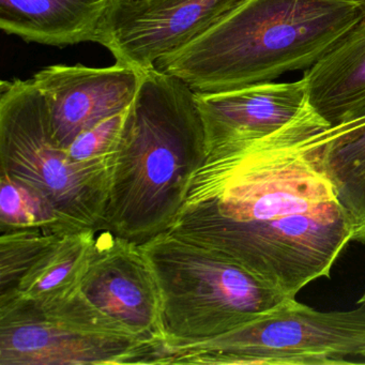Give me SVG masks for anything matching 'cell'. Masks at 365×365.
<instances>
[{
    "label": "cell",
    "mask_w": 365,
    "mask_h": 365,
    "mask_svg": "<svg viewBox=\"0 0 365 365\" xmlns=\"http://www.w3.org/2000/svg\"><path fill=\"white\" fill-rule=\"evenodd\" d=\"M143 72L116 63L106 68L53 65L31 78L43 96L55 140L67 149L87 130L125 112L140 88Z\"/></svg>",
    "instance_id": "cell-10"
},
{
    "label": "cell",
    "mask_w": 365,
    "mask_h": 365,
    "mask_svg": "<svg viewBox=\"0 0 365 365\" xmlns=\"http://www.w3.org/2000/svg\"><path fill=\"white\" fill-rule=\"evenodd\" d=\"M160 364H365V304L320 312L286 298L230 332L166 344Z\"/></svg>",
    "instance_id": "cell-6"
},
{
    "label": "cell",
    "mask_w": 365,
    "mask_h": 365,
    "mask_svg": "<svg viewBox=\"0 0 365 365\" xmlns=\"http://www.w3.org/2000/svg\"><path fill=\"white\" fill-rule=\"evenodd\" d=\"M302 78L307 106L329 125L365 115V16Z\"/></svg>",
    "instance_id": "cell-13"
},
{
    "label": "cell",
    "mask_w": 365,
    "mask_h": 365,
    "mask_svg": "<svg viewBox=\"0 0 365 365\" xmlns=\"http://www.w3.org/2000/svg\"><path fill=\"white\" fill-rule=\"evenodd\" d=\"M365 16V0H245L155 63L195 93L272 82L317 63Z\"/></svg>",
    "instance_id": "cell-3"
},
{
    "label": "cell",
    "mask_w": 365,
    "mask_h": 365,
    "mask_svg": "<svg viewBox=\"0 0 365 365\" xmlns=\"http://www.w3.org/2000/svg\"><path fill=\"white\" fill-rule=\"evenodd\" d=\"M322 164L349 217L351 242L365 245V115L348 121L329 140L322 150Z\"/></svg>",
    "instance_id": "cell-15"
},
{
    "label": "cell",
    "mask_w": 365,
    "mask_h": 365,
    "mask_svg": "<svg viewBox=\"0 0 365 365\" xmlns=\"http://www.w3.org/2000/svg\"><path fill=\"white\" fill-rule=\"evenodd\" d=\"M347 123L330 125L307 106L267 138L207 147L166 232L238 264L286 298L329 279L352 230L322 155Z\"/></svg>",
    "instance_id": "cell-1"
},
{
    "label": "cell",
    "mask_w": 365,
    "mask_h": 365,
    "mask_svg": "<svg viewBox=\"0 0 365 365\" xmlns=\"http://www.w3.org/2000/svg\"><path fill=\"white\" fill-rule=\"evenodd\" d=\"M127 110L106 119L78 135L67 148L69 155L76 161L113 155L120 138Z\"/></svg>",
    "instance_id": "cell-18"
},
{
    "label": "cell",
    "mask_w": 365,
    "mask_h": 365,
    "mask_svg": "<svg viewBox=\"0 0 365 365\" xmlns=\"http://www.w3.org/2000/svg\"><path fill=\"white\" fill-rule=\"evenodd\" d=\"M207 147L267 138L294 120L307 106L303 78L260 83L221 93H195Z\"/></svg>",
    "instance_id": "cell-11"
},
{
    "label": "cell",
    "mask_w": 365,
    "mask_h": 365,
    "mask_svg": "<svg viewBox=\"0 0 365 365\" xmlns=\"http://www.w3.org/2000/svg\"><path fill=\"white\" fill-rule=\"evenodd\" d=\"M158 347L82 289L50 300L0 298V365L153 364Z\"/></svg>",
    "instance_id": "cell-7"
},
{
    "label": "cell",
    "mask_w": 365,
    "mask_h": 365,
    "mask_svg": "<svg viewBox=\"0 0 365 365\" xmlns=\"http://www.w3.org/2000/svg\"><path fill=\"white\" fill-rule=\"evenodd\" d=\"M0 232L14 228H42L67 235L78 227L59 215L50 200L23 181L0 170Z\"/></svg>",
    "instance_id": "cell-16"
},
{
    "label": "cell",
    "mask_w": 365,
    "mask_h": 365,
    "mask_svg": "<svg viewBox=\"0 0 365 365\" xmlns=\"http://www.w3.org/2000/svg\"><path fill=\"white\" fill-rule=\"evenodd\" d=\"M245 0H117L98 44L116 63L138 71L155 68L212 29Z\"/></svg>",
    "instance_id": "cell-8"
},
{
    "label": "cell",
    "mask_w": 365,
    "mask_h": 365,
    "mask_svg": "<svg viewBox=\"0 0 365 365\" xmlns=\"http://www.w3.org/2000/svg\"><path fill=\"white\" fill-rule=\"evenodd\" d=\"M206 155L195 91L155 67L143 72L114 153L104 228L138 243L166 232Z\"/></svg>",
    "instance_id": "cell-2"
},
{
    "label": "cell",
    "mask_w": 365,
    "mask_h": 365,
    "mask_svg": "<svg viewBox=\"0 0 365 365\" xmlns=\"http://www.w3.org/2000/svg\"><path fill=\"white\" fill-rule=\"evenodd\" d=\"M81 289L93 304L155 345L166 343L161 296L140 243L100 228Z\"/></svg>",
    "instance_id": "cell-9"
},
{
    "label": "cell",
    "mask_w": 365,
    "mask_h": 365,
    "mask_svg": "<svg viewBox=\"0 0 365 365\" xmlns=\"http://www.w3.org/2000/svg\"><path fill=\"white\" fill-rule=\"evenodd\" d=\"M97 232L96 228H84L61 237L31 266L9 296L50 300L80 290L95 252Z\"/></svg>",
    "instance_id": "cell-14"
},
{
    "label": "cell",
    "mask_w": 365,
    "mask_h": 365,
    "mask_svg": "<svg viewBox=\"0 0 365 365\" xmlns=\"http://www.w3.org/2000/svg\"><path fill=\"white\" fill-rule=\"evenodd\" d=\"M42 228L0 232V297L14 294L27 271L61 237Z\"/></svg>",
    "instance_id": "cell-17"
},
{
    "label": "cell",
    "mask_w": 365,
    "mask_h": 365,
    "mask_svg": "<svg viewBox=\"0 0 365 365\" xmlns=\"http://www.w3.org/2000/svg\"><path fill=\"white\" fill-rule=\"evenodd\" d=\"M140 245L159 285L164 345L230 332L286 299L238 264L170 232Z\"/></svg>",
    "instance_id": "cell-4"
},
{
    "label": "cell",
    "mask_w": 365,
    "mask_h": 365,
    "mask_svg": "<svg viewBox=\"0 0 365 365\" xmlns=\"http://www.w3.org/2000/svg\"><path fill=\"white\" fill-rule=\"evenodd\" d=\"M358 304H365V290L364 292H363L362 296L359 298V300L356 301V305Z\"/></svg>",
    "instance_id": "cell-19"
},
{
    "label": "cell",
    "mask_w": 365,
    "mask_h": 365,
    "mask_svg": "<svg viewBox=\"0 0 365 365\" xmlns=\"http://www.w3.org/2000/svg\"><path fill=\"white\" fill-rule=\"evenodd\" d=\"M114 153L76 161L55 140L33 81L0 83V170L39 191L78 227L104 228Z\"/></svg>",
    "instance_id": "cell-5"
},
{
    "label": "cell",
    "mask_w": 365,
    "mask_h": 365,
    "mask_svg": "<svg viewBox=\"0 0 365 365\" xmlns=\"http://www.w3.org/2000/svg\"><path fill=\"white\" fill-rule=\"evenodd\" d=\"M117 0H0V29L29 43H98Z\"/></svg>",
    "instance_id": "cell-12"
}]
</instances>
